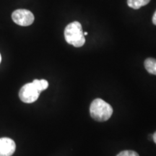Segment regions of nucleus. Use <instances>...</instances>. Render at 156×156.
I'll return each instance as SVG.
<instances>
[{"instance_id":"f257e3e1","label":"nucleus","mask_w":156,"mask_h":156,"mask_svg":"<svg viewBox=\"0 0 156 156\" xmlns=\"http://www.w3.org/2000/svg\"><path fill=\"white\" fill-rule=\"evenodd\" d=\"M90 113L91 117L97 122H106L112 116L113 108L105 101L96 98L91 103Z\"/></svg>"},{"instance_id":"f03ea898","label":"nucleus","mask_w":156,"mask_h":156,"mask_svg":"<svg viewBox=\"0 0 156 156\" xmlns=\"http://www.w3.org/2000/svg\"><path fill=\"white\" fill-rule=\"evenodd\" d=\"M64 38L68 44L75 47L83 46L85 43V38L80 23L77 21L69 23L64 29Z\"/></svg>"},{"instance_id":"7ed1b4c3","label":"nucleus","mask_w":156,"mask_h":156,"mask_svg":"<svg viewBox=\"0 0 156 156\" xmlns=\"http://www.w3.org/2000/svg\"><path fill=\"white\" fill-rule=\"evenodd\" d=\"M40 92L36 89L33 83L25 84L19 92V97L23 103H31L37 101Z\"/></svg>"},{"instance_id":"20e7f679","label":"nucleus","mask_w":156,"mask_h":156,"mask_svg":"<svg viewBox=\"0 0 156 156\" xmlns=\"http://www.w3.org/2000/svg\"><path fill=\"white\" fill-rule=\"evenodd\" d=\"M12 18L17 25L21 26H28L34 21V15L27 9H17L12 15Z\"/></svg>"},{"instance_id":"39448f33","label":"nucleus","mask_w":156,"mask_h":156,"mask_svg":"<svg viewBox=\"0 0 156 156\" xmlns=\"http://www.w3.org/2000/svg\"><path fill=\"white\" fill-rule=\"evenodd\" d=\"M16 145L8 137L0 138V156H12L14 154Z\"/></svg>"},{"instance_id":"423d86ee","label":"nucleus","mask_w":156,"mask_h":156,"mask_svg":"<svg viewBox=\"0 0 156 156\" xmlns=\"http://www.w3.org/2000/svg\"><path fill=\"white\" fill-rule=\"evenodd\" d=\"M145 67L150 74L156 75V59L153 58H147L145 61Z\"/></svg>"},{"instance_id":"0eeeda50","label":"nucleus","mask_w":156,"mask_h":156,"mask_svg":"<svg viewBox=\"0 0 156 156\" xmlns=\"http://www.w3.org/2000/svg\"><path fill=\"white\" fill-rule=\"evenodd\" d=\"M151 0H127V5L129 7L138 9L140 7L147 5Z\"/></svg>"},{"instance_id":"6e6552de","label":"nucleus","mask_w":156,"mask_h":156,"mask_svg":"<svg viewBox=\"0 0 156 156\" xmlns=\"http://www.w3.org/2000/svg\"><path fill=\"white\" fill-rule=\"evenodd\" d=\"M32 83L40 93L47 89L48 87V83L46 80H34Z\"/></svg>"},{"instance_id":"1a4fd4ad","label":"nucleus","mask_w":156,"mask_h":156,"mask_svg":"<svg viewBox=\"0 0 156 156\" xmlns=\"http://www.w3.org/2000/svg\"><path fill=\"white\" fill-rule=\"evenodd\" d=\"M116 156H139L137 153L132 151H122Z\"/></svg>"},{"instance_id":"9d476101","label":"nucleus","mask_w":156,"mask_h":156,"mask_svg":"<svg viewBox=\"0 0 156 156\" xmlns=\"http://www.w3.org/2000/svg\"><path fill=\"white\" fill-rule=\"evenodd\" d=\"M153 23L154 25H156V11L154 13L153 16Z\"/></svg>"},{"instance_id":"9b49d317","label":"nucleus","mask_w":156,"mask_h":156,"mask_svg":"<svg viewBox=\"0 0 156 156\" xmlns=\"http://www.w3.org/2000/svg\"><path fill=\"white\" fill-rule=\"evenodd\" d=\"M153 141L155 142V143L156 144V132H155V133L153 134Z\"/></svg>"},{"instance_id":"f8f14e48","label":"nucleus","mask_w":156,"mask_h":156,"mask_svg":"<svg viewBox=\"0 0 156 156\" xmlns=\"http://www.w3.org/2000/svg\"><path fill=\"white\" fill-rule=\"evenodd\" d=\"M83 34H84V36H87V32H85V33H83Z\"/></svg>"},{"instance_id":"ddd939ff","label":"nucleus","mask_w":156,"mask_h":156,"mask_svg":"<svg viewBox=\"0 0 156 156\" xmlns=\"http://www.w3.org/2000/svg\"><path fill=\"white\" fill-rule=\"evenodd\" d=\"M2 62V56H1V54H0V63H1Z\"/></svg>"}]
</instances>
